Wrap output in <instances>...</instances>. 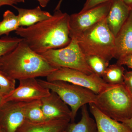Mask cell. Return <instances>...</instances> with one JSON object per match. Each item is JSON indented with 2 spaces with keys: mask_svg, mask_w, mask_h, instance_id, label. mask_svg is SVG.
Masks as SVG:
<instances>
[{
  "mask_svg": "<svg viewBox=\"0 0 132 132\" xmlns=\"http://www.w3.org/2000/svg\"><path fill=\"white\" fill-rule=\"evenodd\" d=\"M69 15L60 9L49 19L34 25L20 27L15 34L31 49L39 54L51 49L65 47L70 43Z\"/></svg>",
  "mask_w": 132,
  "mask_h": 132,
  "instance_id": "1",
  "label": "cell"
},
{
  "mask_svg": "<svg viewBox=\"0 0 132 132\" xmlns=\"http://www.w3.org/2000/svg\"><path fill=\"white\" fill-rule=\"evenodd\" d=\"M57 69L31 49L23 39L12 52L0 59V69L19 80L47 77Z\"/></svg>",
  "mask_w": 132,
  "mask_h": 132,
  "instance_id": "2",
  "label": "cell"
},
{
  "mask_svg": "<svg viewBox=\"0 0 132 132\" xmlns=\"http://www.w3.org/2000/svg\"><path fill=\"white\" fill-rule=\"evenodd\" d=\"M75 38L85 56L96 55L109 62L114 58L115 37L109 30L105 19Z\"/></svg>",
  "mask_w": 132,
  "mask_h": 132,
  "instance_id": "3",
  "label": "cell"
},
{
  "mask_svg": "<svg viewBox=\"0 0 132 132\" xmlns=\"http://www.w3.org/2000/svg\"><path fill=\"white\" fill-rule=\"evenodd\" d=\"M93 104L104 114L119 122L132 117V96L123 83L110 85L97 94Z\"/></svg>",
  "mask_w": 132,
  "mask_h": 132,
  "instance_id": "4",
  "label": "cell"
},
{
  "mask_svg": "<svg viewBox=\"0 0 132 132\" xmlns=\"http://www.w3.org/2000/svg\"><path fill=\"white\" fill-rule=\"evenodd\" d=\"M41 85L56 93L71 107V121L73 122L78 110L87 104L94 103L97 94L86 88L61 80L48 81L38 80Z\"/></svg>",
  "mask_w": 132,
  "mask_h": 132,
  "instance_id": "5",
  "label": "cell"
},
{
  "mask_svg": "<svg viewBox=\"0 0 132 132\" xmlns=\"http://www.w3.org/2000/svg\"><path fill=\"white\" fill-rule=\"evenodd\" d=\"M40 54L57 68L72 69L87 74L94 73L88 65L85 55L75 38H71V42L65 47L49 50Z\"/></svg>",
  "mask_w": 132,
  "mask_h": 132,
  "instance_id": "6",
  "label": "cell"
},
{
  "mask_svg": "<svg viewBox=\"0 0 132 132\" xmlns=\"http://www.w3.org/2000/svg\"><path fill=\"white\" fill-rule=\"evenodd\" d=\"M48 81L61 80L80 86L92 90L96 94L110 86L102 78L94 73L87 74L76 69L59 68L46 77Z\"/></svg>",
  "mask_w": 132,
  "mask_h": 132,
  "instance_id": "7",
  "label": "cell"
},
{
  "mask_svg": "<svg viewBox=\"0 0 132 132\" xmlns=\"http://www.w3.org/2000/svg\"><path fill=\"white\" fill-rule=\"evenodd\" d=\"M112 1L101 4L77 13L69 15L70 37L75 38L84 31L105 19Z\"/></svg>",
  "mask_w": 132,
  "mask_h": 132,
  "instance_id": "8",
  "label": "cell"
},
{
  "mask_svg": "<svg viewBox=\"0 0 132 132\" xmlns=\"http://www.w3.org/2000/svg\"><path fill=\"white\" fill-rule=\"evenodd\" d=\"M29 102H9L0 108V128L5 132H16L26 120Z\"/></svg>",
  "mask_w": 132,
  "mask_h": 132,
  "instance_id": "9",
  "label": "cell"
},
{
  "mask_svg": "<svg viewBox=\"0 0 132 132\" xmlns=\"http://www.w3.org/2000/svg\"><path fill=\"white\" fill-rule=\"evenodd\" d=\"M19 81V86L3 98L5 103L11 101L29 102L41 100L50 94V90L43 87L35 78Z\"/></svg>",
  "mask_w": 132,
  "mask_h": 132,
  "instance_id": "10",
  "label": "cell"
},
{
  "mask_svg": "<svg viewBox=\"0 0 132 132\" xmlns=\"http://www.w3.org/2000/svg\"><path fill=\"white\" fill-rule=\"evenodd\" d=\"M41 100L42 108L46 120L71 119V111L68 106L55 92Z\"/></svg>",
  "mask_w": 132,
  "mask_h": 132,
  "instance_id": "11",
  "label": "cell"
},
{
  "mask_svg": "<svg viewBox=\"0 0 132 132\" xmlns=\"http://www.w3.org/2000/svg\"><path fill=\"white\" fill-rule=\"evenodd\" d=\"M131 10L122 0H112L105 20L111 32L116 37L130 15Z\"/></svg>",
  "mask_w": 132,
  "mask_h": 132,
  "instance_id": "12",
  "label": "cell"
},
{
  "mask_svg": "<svg viewBox=\"0 0 132 132\" xmlns=\"http://www.w3.org/2000/svg\"><path fill=\"white\" fill-rule=\"evenodd\" d=\"M132 54V9L126 21L115 37L114 58L118 59Z\"/></svg>",
  "mask_w": 132,
  "mask_h": 132,
  "instance_id": "13",
  "label": "cell"
},
{
  "mask_svg": "<svg viewBox=\"0 0 132 132\" xmlns=\"http://www.w3.org/2000/svg\"><path fill=\"white\" fill-rule=\"evenodd\" d=\"M89 105L90 112L97 125L98 132H132L125 123L114 120L104 114L93 103Z\"/></svg>",
  "mask_w": 132,
  "mask_h": 132,
  "instance_id": "14",
  "label": "cell"
},
{
  "mask_svg": "<svg viewBox=\"0 0 132 132\" xmlns=\"http://www.w3.org/2000/svg\"><path fill=\"white\" fill-rule=\"evenodd\" d=\"M71 121L68 119H59L34 123L26 120L16 132H62Z\"/></svg>",
  "mask_w": 132,
  "mask_h": 132,
  "instance_id": "15",
  "label": "cell"
},
{
  "mask_svg": "<svg viewBox=\"0 0 132 132\" xmlns=\"http://www.w3.org/2000/svg\"><path fill=\"white\" fill-rule=\"evenodd\" d=\"M18 12L20 27H26L34 25L50 18L52 16L49 12L43 11L39 6L32 9H26L14 6Z\"/></svg>",
  "mask_w": 132,
  "mask_h": 132,
  "instance_id": "16",
  "label": "cell"
},
{
  "mask_svg": "<svg viewBox=\"0 0 132 132\" xmlns=\"http://www.w3.org/2000/svg\"><path fill=\"white\" fill-rule=\"evenodd\" d=\"M81 108V117L80 121L77 123H69L67 132H98L97 126L95 120L91 118L88 111L86 105Z\"/></svg>",
  "mask_w": 132,
  "mask_h": 132,
  "instance_id": "17",
  "label": "cell"
},
{
  "mask_svg": "<svg viewBox=\"0 0 132 132\" xmlns=\"http://www.w3.org/2000/svg\"><path fill=\"white\" fill-rule=\"evenodd\" d=\"M125 72V68L121 65L117 64L109 65L102 78L109 85L123 84Z\"/></svg>",
  "mask_w": 132,
  "mask_h": 132,
  "instance_id": "18",
  "label": "cell"
},
{
  "mask_svg": "<svg viewBox=\"0 0 132 132\" xmlns=\"http://www.w3.org/2000/svg\"><path fill=\"white\" fill-rule=\"evenodd\" d=\"M2 20L0 21V37L4 35L9 36L11 32L16 31L20 27L18 15L10 10L5 11Z\"/></svg>",
  "mask_w": 132,
  "mask_h": 132,
  "instance_id": "19",
  "label": "cell"
},
{
  "mask_svg": "<svg viewBox=\"0 0 132 132\" xmlns=\"http://www.w3.org/2000/svg\"><path fill=\"white\" fill-rule=\"evenodd\" d=\"M26 120L34 123L46 121L42 108L41 100L30 102L26 113Z\"/></svg>",
  "mask_w": 132,
  "mask_h": 132,
  "instance_id": "20",
  "label": "cell"
},
{
  "mask_svg": "<svg viewBox=\"0 0 132 132\" xmlns=\"http://www.w3.org/2000/svg\"><path fill=\"white\" fill-rule=\"evenodd\" d=\"M88 65L94 73L102 78L104 72L109 66V62L96 55L85 56Z\"/></svg>",
  "mask_w": 132,
  "mask_h": 132,
  "instance_id": "21",
  "label": "cell"
},
{
  "mask_svg": "<svg viewBox=\"0 0 132 132\" xmlns=\"http://www.w3.org/2000/svg\"><path fill=\"white\" fill-rule=\"evenodd\" d=\"M15 80L0 69V93L3 97L7 96L15 88Z\"/></svg>",
  "mask_w": 132,
  "mask_h": 132,
  "instance_id": "22",
  "label": "cell"
},
{
  "mask_svg": "<svg viewBox=\"0 0 132 132\" xmlns=\"http://www.w3.org/2000/svg\"><path fill=\"white\" fill-rule=\"evenodd\" d=\"M22 40L23 39L21 38L9 36L0 38V59L5 55L12 52Z\"/></svg>",
  "mask_w": 132,
  "mask_h": 132,
  "instance_id": "23",
  "label": "cell"
},
{
  "mask_svg": "<svg viewBox=\"0 0 132 132\" xmlns=\"http://www.w3.org/2000/svg\"><path fill=\"white\" fill-rule=\"evenodd\" d=\"M112 1V0H86L83 7L80 12H84L98 5Z\"/></svg>",
  "mask_w": 132,
  "mask_h": 132,
  "instance_id": "24",
  "label": "cell"
},
{
  "mask_svg": "<svg viewBox=\"0 0 132 132\" xmlns=\"http://www.w3.org/2000/svg\"><path fill=\"white\" fill-rule=\"evenodd\" d=\"M123 84L132 96V70L125 72Z\"/></svg>",
  "mask_w": 132,
  "mask_h": 132,
  "instance_id": "25",
  "label": "cell"
},
{
  "mask_svg": "<svg viewBox=\"0 0 132 132\" xmlns=\"http://www.w3.org/2000/svg\"><path fill=\"white\" fill-rule=\"evenodd\" d=\"M116 64L127 66L132 70V54L118 59Z\"/></svg>",
  "mask_w": 132,
  "mask_h": 132,
  "instance_id": "26",
  "label": "cell"
},
{
  "mask_svg": "<svg viewBox=\"0 0 132 132\" xmlns=\"http://www.w3.org/2000/svg\"><path fill=\"white\" fill-rule=\"evenodd\" d=\"M17 4L15 0H0V8L3 6H9L14 7Z\"/></svg>",
  "mask_w": 132,
  "mask_h": 132,
  "instance_id": "27",
  "label": "cell"
},
{
  "mask_svg": "<svg viewBox=\"0 0 132 132\" xmlns=\"http://www.w3.org/2000/svg\"><path fill=\"white\" fill-rule=\"evenodd\" d=\"M39 2L42 7H45L47 6L50 0H36ZM17 3H24L25 0H15Z\"/></svg>",
  "mask_w": 132,
  "mask_h": 132,
  "instance_id": "28",
  "label": "cell"
},
{
  "mask_svg": "<svg viewBox=\"0 0 132 132\" xmlns=\"http://www.w3.org/2000/svg\"><path fill=\"white\" fill-rule=\"evenodd\" d=\"M123 123L126 125L132 131V117L129 119L125 121Z\"/></svg>",
  "mask_w": 132,
  "mask_h": 132,
  "instance_id": "29",
  "label": "cell"
},
{
  "mask_svg": "<svg viewBox=\"0 0 132 132\" xmlns=\"http://www.w3.org/2000/svg\"><path fill=\"white\" fill-rule=\"evenodd\" d=\"M130 9H132V0H122Z\"/></svg>",
  "mask_w": 132,
  "mask_h": 132,
  "instance_id": "30",
  "label": "cell"
},
{
  "mask_svg": "<svg viewBox=\"0 0 132 132\" xmlns=\"http://www.w3.org/2000/svg\"><path fill=\"white\" fill-rule=\"evenodd\" d=\"M3 98H4V97L3 96L1 93H0V108L2 107L3 106V105L5 104Z\"/></svg>",
  "mask_w": 132,
  "mask_h": 132,
  "instance_id": "31",
  "label": "cell"
},
{
  "mask_svg": "<svg viewBox=\"0 0 132 132\" xmlns=\"http://www.w3.org/2000/svg\"><path fill=\"white\" fill-rule=\"evenodd\" d=\"M62 0H60V1L59 2L58 5H57V7L55 8V10L60 9V7L61 5V3L62 2Z\"/></svg>",
  "mask_w": 132,
  "mask_h": 132,
  "instance_id": "32",
  "label": "cell"
},
{
  "mask_svg": "<svg viewBox=\"0 0 132 132\" xmlns=\"http://www.w3.org/2000/svg\"><path fill=\"white\" fill-rule=\"evenodd\" d=\"M0 132H5L4 131H3V130L2 129H1V128H0Z\"/></svg>",
  "mask_w": 132,
  "mask_h": 132,
  "instance_id": "33",
  "label": "cell"
},
{
  "mask_svg": "<svg viewBox=\"0 0 132 132\" xmlns=\"http://www.w3.org/2000/svg\"><path fill=\"white\" fill-rule=\"evenodd\" d=\"M62 132H67V131H66V130H65V131H63Z\"/></svg>",
  "mask_w": 132,
  "mask_h": 132,
  "instance_id": "34",
  "label": "cell"
}]
</instances>
